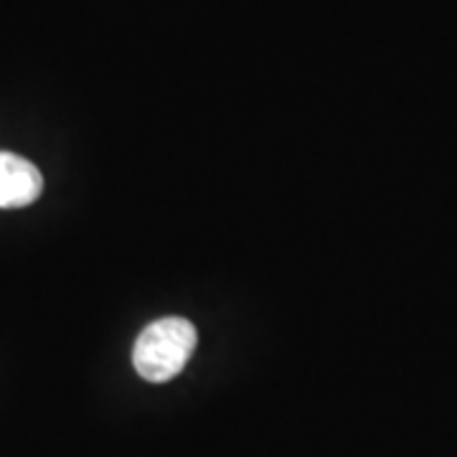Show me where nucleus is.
Returning <instances> with one entry per match:
<instances>
[{
	"instance_id": "obj_1",
	"label": "nucleus",
	"mask_w": 457,
	"mask_h": 457,
	"mask_svg": "<svg viewBox=\"0 0 457 457\" xmlns=\"http://www.w3.org/2000/svg\"><path fill=\"white\" fill-rule=\"evenodd\" d=\"M196 328L186 318H161L137 336L132 348L135 371L153 381L163 384L183 371L191 353L196 351Z\"/></svg>"
},
{
	"instance_id": "obj_2",
	"label": "nucleus",
	"mask_w": 457,
	"mask_h": 457,
	"mask_svg": "<svg viewBox=\"0 0 457 457\" xmlns=\"http://www.w3.org/2000/svg\"><path fill=\"white\" fill-rule=\"evenodd\" d=\"M44 191L41 170L16 153H0V209L29 206Z\"/></svg>"
}]
</instances>
